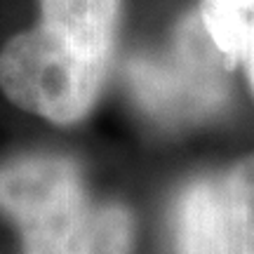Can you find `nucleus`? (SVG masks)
Listing matches in <instances>:
<instances>
[{
    "mask_svg": "<svg viewBox=\"0 0 254 254\" xmlns=\"http://www.w3.org/2000/svg\"><path fill=\"white\" fill-rule=\"evenodd\" d=\"M109 59L87 55L45 26L24 31L0 52V87L12 104L71 125L87 116L104 85Z\"/></svg>",
    "mask_w": 254,
    "mask_h": 254,
    "instance_id": "obj_1",
    "label": "nucleus"
},
{
    "mask_svg": "<svg viewBox=\"0 0 254 254\" xmlns=\"http://www.w3.org/2000/svg\"><path fill=\"white\" fill-rule=\"evenodd\" d=\"M0 209L17 221L24 254H66L87 214L78 167L57 155L0 165Z\"/></svg>",
    "mask_w": 254,
    "mask_h": 254,
    "instance_id": "obj_2",
    "label": "nucleus"
},
{
    "mask_svg": "<svg viewBox=\"0 0 254 254\" xmlns=\"http://www.w3.org/2000/svg\"><path fill=\"white\" fill-rule=\"evenodd\" d=\"M224 57L207 40L195 17L184 21L174 52L163 59L139 57L127 66L136 101L165 123L205 118L226 101L228 85L221 68Z\"/></svg>",
    "mask_w": 254,
    "mask_h": 254,
    "instance_id": "obj_3",
    "label": "nucleus"
},
{
    "mask_svg": "<svg viewBox=\"0 0 254 254\" xmlns=\"http://www.w3.org/2000/svg\"><path fill=\"white\" fill-rule=\"evenodd\" d=\"M179 254H236L224 184L200 179L184 190L177 207Z\"/></svg>",
    "mask_w": 254,
    "mask_h": 254,
    "instance_id": "obj_4",
    "label": "nucleus"
},
{
    "mask_svg": "<svg viewBox=\"0 0 254 254\" xmlns=\"http://www.w3.org/2000/svg\"><path fill=\"white\" fill-rule=\"evenodd\" d=\"M47 31L87 55L109 59L116 40L120 0H40Z\"/></svg>",
    "mask_w": 254,
    "mask_h": 254,
    "instance_id": "obj_5",
    "label": "nucleus"
},
{
    "mask_svg": "<svg viewBox=\"0 0 254 254\" xmlns=\"http://www.w3.org/2000/svg\"><path fill=\"white\" fill-rule=\"evenodd\" d=\"M200 14V24L224 62L245 66L252 82L254 0H202Z\"/></svg>",
    "mask_w": 254,
    "mask_h": 254,
    "instance_id": "obj_6",
    "label": "nucleus"
},
{
    "mask_svg": "<svg viewBox=\"0 0 254 254\" xmlns=\"http://www.w3.org/2000/svg\"><path fill=\"white\" fill-rule=\"evenodd\" d=\"M132 219L123 207L87 212L66 254H129Z\"/></svg>",
    "mask_w": 254,
    "mask_h": 254,
    "instance_id": "obj_7",
    "label": "nucleus"
},
{
    "mask_svg": "<svg viewBox=\"0 0 254 254\" xmlns=\"http://www.w3.org/2000/svg\"><path fill=\"white\" fill-rule=\"evenodd\" d=\"M231 209L236 254H252V163L247 160L224 184Z\"/></svg>",
    "mask_w": 254,
    "mask_h": 254,
    "instance_id": "obj_8",
    "label": "nucleus"
}]
</instances>
